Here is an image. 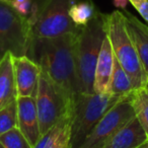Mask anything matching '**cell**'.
Instances as JSON below:
<instances>
[{
  "mask_svg": "<svg viewBox=\"0 0 148 148\" xmlns=\"http://www.w3.org/2000/svg\"><path fill=\"white\" fill-rule=\"evenodd\" d=\"M78 33L49 39L33 38L27 54L72 97L80 92L76 67Z\"/></svg>",
  "mask_w": 148,
  "mask_h": 148,
  "instance_id": "1",
  "label": "cell"
},
{
  "mask_svg": "<svg viewBox=\"0 0 148 148\" xmlns=\"http://www.w3.org/2000/svg\"><path fill=\"white\" fill-rule=\"evenodd\" d=\"M124 97L112 92H78L74 95L69 148H80L99 120Z\"/></svg>",
  "mask_w": 148,
  "mask_h": 148,
  "instance_id": "2",
  "label": "cell"
},
{
  "mask_svg": "<svg viewBox=\"0 0 148 148\" xmlns=\"http://www.w3.org/2000/svg\"><path fill=\"white\" fill-rule=\"evenodd\" d=\"M105 23L114 56L129 75L134 89L145 88L148 84L147 73L128 33L123 12L115 10L105 14Z\"/></svg>",
  "mask_w": 148,
  "mask_h": 148,
  "instance_id": "3",
  "label": "cell"
},
{
  "mask_svg": "<svg viewBox=\"0 0 148 148\" xmlns=\"http://www.w3.org/2000/svg\"><path fill=\"white\" fill-rule=\"evenodd\" d=\"M106 36L105 14L101 12L80 27L76 41V67L80 92H95V67Z\"/></svg>",
  "mask_w": 148,
  "mask_h": 148,
  "instance_id": "4",
  "label": "cell"
},
{
  "mask_svg": "<svg viewBox=\"0 0 148 148\" xmlns=\"http://www.w3.org/2000/svg\"><path fill=\"white\" fill-rule=\"evenodd\" d=\"M76 1L33 0L32 12L27 18L32 27V37L49 39L78 33L81 27L74 25L69 16L70 7Z\"/></svg>",
  "mask_w": 148,
  "mask_h": 148,
  "instance_id": "5",
  "label": "cell"
},
{
  "mask_svg": "<svg viewBox=\"0 0 148 148\" xmlns=\"http://www.w3.org/2000/svg\"><path fill=\"white\" fill-rule=\"evenodd\" d=\"M36 105L43 136L64 117L71 114L73 97L42 69L36 95Z\"/></svg>",
  "mask_w": 148,
  "mask_h": 148,
  "instance_id": "6",
  "label": "cell"
},
{
  "mask_svg": "<svg viewBox=\"0 0 148 148\" xmlns=\"http://www.w3.org/2000/svg\"><path fill=\"white\" fill-rule=\"evenodd\" d=\"M32 39L29 21L9 3L0 1V60L7 53L13 57L25 56Z\"/></svg>",
  "mask_w": 148,
  "mask_h": 148,
  "instance_id": "7",
  "label": "cell"
},
{
  "mask_svg": "<svg viewBox=\"0 0 148 148\" xmlns=\"http://www.w3.org/2000/svg\"><path fill=\"white\" fill-rule=\"evenodd\" d=\"M136 117L131 95L117 103L95 126L80 148H103L124 126Z\"/></svg>",
  "mask_w": 148,
  "mask_h": 148,
  "instance_id": "8",
  "label": "cell"
},
{
  "mask_svg": "<svg viewBox=\"0 0 148 148\" xmlns=\"http://www.w3.org/2000/svg\"><path fill=\"white\" fill-rule=\"evenodd\" d=\"M17 97H36L42 68L29 57H13Z\"/></svg>",
  "mask_w": 148,
  "mask_h": 148,
  "instance_id": "9",
  "label": "cell"
},
{
  "mask_svg": "<svg viewBox=\"0 0 148 148\" xmlns=\"http://www.w3.org/2000/svg\"><path fill=\"white\" fill-rule=\"evenodd\" d=\"M17 128L35 147L41 139L36 97H17Z\"/></svg>",
  "mask_w": 148,
  "mask_h": 148,
  "instance_id": "10",
  "label": "cell"
},
{
  "mask_svg": "<svg viewBox=\"0 0 148 148\" xmlns=\"http://www.w3.org/2000/svg\"><path fill=\"white\" fill-rule=\"evenodd\" d=\"M114 59H115V56H114L113 48L108 36H106L99 52L97 67H95V81H93L95 92H110V81H111L112 72H113Z\"/></svg>",
  "mask_w": 148,
  "mask_h": 148,
  "instance_id": "11",
  "label": "cell"
},
{
  "mask_svg": "<svg viewBox=\"0 0 148 148\" xmlns=\"http://www.w3.org/2000/svg\"><path fill=\"white\" fill-rule=\"evenodd\" d=\"M148 142V137L137 118L117 132L103 148H137Z\"/></svg>",
  "mask_w": 148,
  "mask_h": 148,
  "instance_id": "12",
  "label": "cell"
},
{
  "mask_svg": "<svg viewBox=\"0 0 148 148\" xmlns=\"http://www.w3.org/2000/svg\"><path fill=\"white\" fill-rule=\"evenodd\" d=\"M122 12L125 16L128 33L148 76V25L141 23L135 15L125 9Z\"/></svg>",
  "mask_w": 148,
  "mask_h": 148,
  "instance_id": "13",
  "label": "cell"
},
{
  "mask_svg": "<svg viewBox=\"0 0 148 148\" xmlns=\"http://www.w3.org/2000/svg\"><path fill=\"white\" fill-rule=\"evenodd\" d=\"M16 97L13 56L7 53L0 60V110L14 101Z\"/></svg>",
  "mask_w": 148,
  "mask_h": 148,
  "instance_id": "14",
  "label": "cell"
},
{
  "mask_svg": "<svg viewBox=\"0 0 148 148\" xmlns=\"http://www.w3.org/2000/svg\"><path fill=\"white\" fill-rule=\"evenodd\" d=\"M135 90L129 75L123 69L117 59H114V67L110 81V92L119 97H127Z\"/></svg>",
  "mask_w": 148,
  "mask_h": 148,
  "instance_id": "15",
  "label": "cell"
},
{
  "mask_svg": "<svg viewBox=\"0 0 148 148\" xmlns=\"http://www.w3.org/2000/svg\"><path fill=\"white\" fill-rule=\"evenodd\" d=\"M99 12L92 0H81L72 4L69 9V16L75 25L84 27Z\"/></svg>",
  "mask_w": 148,
  "mask_h": 148,
  "instance_id": "16",
  "label": "cell"
},
{
  "mask_svg": "<svg viewBox=\"0 0 148 148\" xmlns=\"http://www.w3.org/2000/svg\"><path fill=\"white\" fill-rule=\"evenodd\" d=\"M131 101L136 118L143 127L148 137V93L145 88L135 89L131 93Z\"/></svg>",
  "mask_w": 148,
  "mask_h": 148,
  "instance_id": "17",
  "label": "cell"
},
{
  "mask_svg": "<svg viewBox=\"0 0 148 148\" xmlns=\"http://www.w3.org/2000/svg\"><path fill=\"white\" fill-rule=\"evenodd\" d=\"M71 114L64 117L56 125L55 133L45 148H69Z\"/></svg>",
  "mask_w": 148,
  "mask_h": 148,
  "instance_id": "18",
  "label": "cell"
},
{
  "mask_svg": "<svg viewBox=\"0 0 148 148\" xmlns=\"http://www.w3.org/2000/svg\"><path fill=\"white\" fill-rule=\"evenodd\" d=\"M0 143L4 148H34L17 127L0 135Z\"/></svg>",
  "mask_w": 148,
  "mask_h": 148,
  "instance_id": "19",
  "label": "cell"
},
{
  "mask_svg": "<svg viewBox=\"0 0 148 148\" xmlns=\"http://www.w3.org/2000/svg\"><path fill=\"white\" fill-rule=\"evenodd\" d=\"M15 127H17L16 99L0 110V135Z\"/></svg>",
  "mask_w": 148,
  "mask_h": 148,
  "instance_id": "20",
  "label": "cell"
},
{
  "mask_svg": "<svg viewBox=\"0 0 148 148\" xmlns=\"http://www.w3.org/2000/svg\"><path fill=\"white\" fill-rule=\"evenodd\" d=\"M9 4L27 19L31 15L33 0H11Z\"/></svg>",
  "mask_w": 148,
  "mask_h": 148,
  "instance_id": "21",
  "label": "cell"
},
{
  "mask_svg": "<svg viewBox=\"0 0 148 148\" xmlns=\"http://www.w3.org/2000/svg\"><path fill=\"white\" fill-rule=\"evenodd\" d=\"M129 2L148 23V0H129Z\"/></svg>",
  "mask_w": 148,
  "mask_h": 148,
  "instance_id": "22",
  "label": "cell"
},
{
  "mask_svg": "<svg viewBox=\"0 0 148 148\" xmlns=\"http://www.w3.org/2000/svg\"><path fill=\"white\" fill-rule=\"evenodd\" d=\"M128 2H129V0H113L114 6L117 7V8H121V9H125Z\"/></svg>",
  "mask_w": 148,
  "mask_h": 148,
  "instance_id": "23",
  "label": "cell"
},
{
  "mask_svg": "<svg viewBox=\"0 0 148 148\" xmlns=\"http://www.w3.org/2000/svg\"><path fill=\"white\" fill-rule=\"evenodd\" d=\"M137 148H148V142H146V143H144L143 145L139 146V147H137Z\"/></svg>",
  "mask_w": 148,
  "mask_h": 148,
  "instance_id": "24",
  "label": "cell"
},
{
  "mask_svg": "<svg viewBox=\"0 0 148 148\" xmlns=\"http://www.w3.org/2000/svg\"><path fill=\"white\" fill-rule=\"evenodd\" d=\"M0 1H2V2H6V3H10L11 0H0Z\"/></svg>",
  "mask_w": 148,
  "mask_h": 148,
  "instance_id": "25",
  "label": "cell"
},
{
  "mask_svg": "<svg viewBox=\"0 0 148 148\" xmlns=\"http://www.w3.org/2000/svg\"><path fill=\"white\" fill-rule=\"evenodd\" d=\"M145 89H146V91H147V93H148V84H147V85H146Z\"/></svg>",
  "mask_w": 148,
  "mask_h": 148,
  "instance_id": "26",
  "label": "cell"
},
{
  "mask_svg": "<svg viewBox=\"0 0 148 148\" xmlns=\"http://www.w3.org/2000/svg\"><path fill=\"white\" fill-rule=\"evenodd\" d=\"M0 148H4V147L2 146V144H1V143H0Z\"/></svg>",
  "mask_w": 148,
  "mask_h": 148,
  "instance_id": "27",
  "label": "cell"
}]
</instances>
